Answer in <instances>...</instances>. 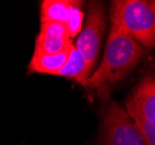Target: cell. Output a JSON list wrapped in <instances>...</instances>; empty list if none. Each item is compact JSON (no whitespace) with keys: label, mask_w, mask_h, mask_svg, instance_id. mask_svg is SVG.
<instances>
[{"label":"cell","mask_w":155,"mask_h":145,"mask_svg":"<svg viewBox=\"0 0 155 145\" xmlns=\"http://www.w3.org/2000/svg\"><path fill=\"white\" fill-rule=\"evenodd\" d=\"M105 52L100 65L87 80L84 87L95 91L100 98H108L112 87L124 79L145 55V49L137 43L116 21L110 20Z\"/></svg>","instance_id":"1"},{"label":"cell","mask_w":155,"mask_h":145,"mask_svg":"<svg viewBox=\"0 0 155 145\" xmlns=\"http://www.w3.org/2000/svg\"><path fill=\"white\" fill-rule=\"evenodd\" d=\"M110 20L116 21L141 46H155V9L152 2L141 0L112 1Z\"/></svg>","instance_id":"2"},{"label":"cell","mask_w":155,"mask_h":145,"mask_svg":"<svg viewBox=\"0 0 155 145\" xmlns=\"http://www.w3.org/2000/svg\"><path fill=\"white\" fill-rule=\"evenodd\" d=\"M101 145H147L125 108L111 102L102 112Z\"/></svg>","instance_id":"3"},{"label":"cell","mask_w":155,"mask_h":145,"mask_svg":"<svg viewBox=\"0 0 155 145\" xmlns=\"http://www.w3.org/2000/svg\"><path fill=\"white\" fill-rule=\"evenodd\" d=\"M105 30V13L101 2L93 1L87 9V18L78 36L74 46L82 55L89 74H93L96 65L100 46Z\"/></svg>","instance_id":"4"},{"label":"cell","mask_w":155,"mask_h":145,"mask_svg":"<svg viewBox=\"0 0 155 145\" xmlns=\"http://www.w3.org/2000/svg\"><path fill=\"white\" fill-rule=\"evenodd\" d=\"M125 110L132 120L155 123V74L148 73L125 101Z\"/></svg>","instance_id":"5"},{"label":"cell","mask_w":155,"mask_h":145,"mask_svg":"<svg viewBox=\"0 0 155 145\" xmlns=\"http://www.w3.org/2000/svg\"><path fill=\"white\" fill-rule=\"evenodd\" d=\"M72 43V39L67 27L64 23L46 22L41 23L38 36L36 39L35 53L42 55H56L68 49Z\"/></svg>","instance_id":"6"},{"label":"cell","mask_w":155,"mask_h":145,"mask_svg":"<svg viewBox=\"0 0 155 145\" xmlns=\"http://www.w3.org/2000/svg\"><path fill=\"white\" fill-rule=\"evenodd\" d=\"M81 1L72 0H44L41 2V23L57 22L68 23L73 9Z\"/></svg>","instance_id":"7"},{"label":"cell","mask_w":155,"mask_h":145,"mask_svg":"<svg viewBox=\"0 0 155 145\" xmlns=\"http://www.w3.org/2000/svg\"><path fill=\"white\" fill-rule=\"evenodd\" d=\"M73 46L74 44L70 46L68 49L64 50L63 52L56 53V55H42V53L34 52L28 66L29 73H44V74L53 76L66 64Z\"/></svg>","instance_id":"8"},{"label":"cell","mask_w":155,"mask_h":145,"mask_svg":"<svg viewBox=\"0 0 155 145\" xmlns=\"http://www.w3.org/2000/svg\"><path fill=\"white\" fill-rule=\"evenodd\" d=\"M53 76L75 80L84 87L87 83V80L91 78V74L88 72V69H87L84 57L75 46H73L71 55H70L68 59L66 62V64Z\"/></svg>","instance_id":"9"},{"label":"cell","mask_w":155,"mask_h":145,"mask_svg":"<svg viewBox=\"0 0 155 145\" xmlns=\"http://www.w3.org/2000/svg\"><path fill=\"white\" fill-rule=\"evenodd\" d=\"M139 130L141 131L147 145H155V123L143 120H133Z\"/></svg>","instance_id":"10"},{"label":"cell","mask_w":155,"mask_h":145,"mask_svg":"<svg viewBox=\"0 0 155 145\" xmlns=\"http://www.w3.org/2000/svg\"><path fill=\"white\" fill-rule=\"evenodd\" d=\"M152 2V6L154 7V9H155V1H150Z\"/></svg>","instance_id":"11"}]
</instances>
